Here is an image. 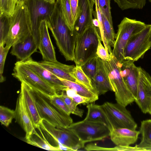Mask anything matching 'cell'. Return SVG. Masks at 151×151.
<instances>
[{
	"mask_svg": "<svg viewBox=\"0 0 151 151\" xmlns=\"http://www.w3.org/2000/svg\"><path fill=\"white\" fill-rule=\"evenodd\" d=\"M48 23L60 51L67 61H73L77 35L68 26L63 19L59 1L56 0Z\"/></svg>",
	"mask_w": 151,
	"mask_h": 151,
	"instance_id": "1",
	"label": "cell"
},
{
	"mask_svg": "<svg viewBox=\"0 0 151 151\" xmlns=\"http://www.w3.org/2000/svg\"><path fill=\"white\" fill-rule=\"evenodd\" d=\"M9 32L4 42L5 47L9 49L32 34L29 14L24 4L16 5L13 14L9 17Z\"/></svg>",
	"mask_w": 151,
	"mask_h": 151,
	"instance_id": "2",
	"label": "cell"
},
{
	"mask_svg": "<svg viewBox=\"0 0 151 151\" xmlns=\"http://www.w3.org/2000/svg\"><path fill=\"white\" fill-rule=\"evenodd\" d=\"M100 39L101 40V37L93 25L87 27L77 37L73 60L76 65L81 66L97 56V49Z\"/></svg>",
	"mask_w": 151,
	"mask_h": 151,
	"instance_id": "3",
	"label": "cell"
},
{
	"mask_svg": "<svg viewBox=\"0 0 151 151\" xmlns=\"http://www.w3.org/2000/svg\"><path fill=\"white\" fill-rule=\"evenodd\" d=\"M39 115L56 127L66 128L73 123L72 118L61 111L50 102L49 98L40 92L30 88Z\"/></svg>",
	"mask_w": 151,
	"mask_h": 151,
	"instance_id": "4",
	"label": "cell"
},
{
	"mask_svg": "<svg viewBox=\"0 0 151 151\" xmlns=\"http://www.w3.org/2000/svg\"><path fill=\"white\" fill-rule=\"evenodd\" d=\"M111 58L104 61L105 68L115 93L117 103L126 107L135 101L120 73V63L111 53Z\"/></svg>",
	"mask_w": 151,
	"mask_h": 151,
	"instance_id": "5",
	"label": "cell"
},
{
	"mask_svg": "<svg viewBox=\"0 0 151 151\" xmlns=\"http://www.w3.org/2000/svg\"><path fill=\"white\" fill-rule=\"evenodd\" d=\"M146 24L141 21L124 17L118 25V31L111 54L119 63L124 60L125 48L134 35L143 29Z\"/></svg>",
	"mask_w": 151,
	"mask_h": 151,
	"instance_id": "6",
	"label": "cell"
},
{
	"mask_svg": "<svg viewBox=\"0 0 151 151\" xmlns=\"http://www.w3.org/2000/svg\"><path fill=\"white\" fill-rule=\"evenodd\" d=\"M40 126L45 134L53 139L61 150L76 151L84 147L77 136L67 128L56 127L42 119Z\"/></svg>",
	"mask_w": 151,
	"mask_h": 151,
	"instance_id": "7",
	"label": "cell"
},
{
	"mask_svg": "<svg viewBox=\"0 0 151 151\" xmlns=\"http://www.w3.org/2000/svg\"><path fill=\"white\" fill-rule=\"evenodd\" d=\"M12 76L21 82L35 89L48 98L57 92L51 86L42 79L24 62H17L14 68Z\"/></svg>",
	"mask_w": 151,
	"mask_h": 151,
	"instance_id": "8",
	"label": "cell"
},
{
	"mask_svg": "<svg viewBox=\"0 0 151 151\" xmlns=\"http://www.w3.org/2000/svg\"><path fill=\"white\" fill-rule=\"evenodd\" d=\"M73 132L82 143L100 141L109 136L110 130L105 124L84 119L73 123L67 127Z\"/></svg>",
	"mask_w": 151,
	"mask_h": 151,
	"instance_id": "9",
	"label": "cell"
},
{
	"mask_svg": "<svg viewBox=\"0 0 151 151\" xmlns=\"http://www.w3.org/2000/svg\"><path fill=\"white\" fill-rule=\"evenodd\" d=\"M55 4H50L44 0H27L24 3L29 14L32 35L38 47L39 42V28L41 22L43 20H46L47 22H49Z\"/></svg>",
	"mask_w": 151,
	"mask_h": 151,
	"instance_id": "10",
	"label": "cell"
},
{
	"mask_svg": "<svg viewBox=\"0 0 151 151\" xmlns=\"http://www.w3.org/2000/svg\"><path fill=\"white\" fill-rule=\"evenodd\" d=\"M151 47V24H146L141 31L133 35L124 50V60L135 62L142 58Z\"/></svg>",
	"mask_w": 151,
	"mask_h": 151,
	"instance_id": "11",
	"label": "cell"
},
{
	"mask_svg": "<svg viewBox=\"0 0 151 151\" xmlns=\"http://www.w3.org/2000/svg\"><path fill=\"white\" fill-rule=\"evenodd\" d=\"M101 105L112 129L126 128L136 130L137 124L126 107L117 103H113L109 102H105Z\"/></svg>",
	"mask_w": 151,
	"mask_h": 151,
	"instance_id": "12",
	"label": "cell"
},
{
	"mask_svg": "<svg viewBox=\"0 0 151 151\" xmlns=\"http://www.w3.org/2000/svg\"><path fill=\"white\" fill-rule=\"evenodd\" d=\"M137 89L135 101L143 113H148L151 105V77L139 67Z\"/></svg>",
	"mask_w": 151,
	"mask_h": 151,
	"instance_id": "13",
	"label": "cell"
},
{
	"mask_svg": "<svg viewBox=\"0 0 151 151\" xmlns=\"http://www.w3.org/2000/svg\"><path fill=\"white\" fill-rule=\"evenodd\" d=\"M94 5L90 0H78V15L74 23V31L77 37L87 27L93 25Z\"/></svg>",
	"mask_w": 151,
	"mask_h": 151,
	"instance_id": "14",
	"label": "cell"
},
{
	"mask_svg": "<svg viewBox=\"0 0 151 151\" xmlns=\"http://www.w3.org/2000/svg\"><path fill=\"white\" fill-rule=\"evenodd\" d=\"M39 42L38 49L43 60L55 61L57 60L54 47L48 31L47 22L42 21L39 28Z\"/></svg>",
	"mask_w": 151,
	"mask_h": 151,
	"instance_id": "15",
	"label": "cell"
},
{
	"mask_svg": "<svg viewBox=\"0 0 151 151\" xmlns=\"http://www.w3.org/2000/svg\"><path fill=\"white\" fill-rule=\"evenodd\" d=\"M134 62L124 60L120 63V73L129 91L135 98L136 97L138 78V67Z\"/></svg>",
	"mask_w": 151,
	"mask_h": 151,
	"instance_id": "16",
	"label": "cell"
},
{
	"mask_svg": "<svg viewBox=\"0 0 151 151\" xmlns=\"http://www.w3.org/2000/svg\"><path fill=\"white\" fill-rule=\"evenodd\" d=\"M38 47L32 34L12 46L11 54L20 61L25 62L31 58V55L37 51Z\"/></svg>",
	"mask_w": 151,
	"mask_h": 151,
	"instance_id": "17",
	"label": "cell"
},
{
	"mask_svg": "<svg viewBox=\"0 0 151 151\" xmlns=\"http://www.w3.org/2000/svg\"><path fill=\"white\" fill-rule=\"evenodd\" d=\"M24 62L57 92L65 91L66 87L58 77L42 66L38 62L31 58Z\"/></svg>",
	"mask_w": 151,
	"mask_h": 151,
	"instance_id": "18",
	"label": "cell"
},
{
	"mask_svg": "<svg viewBox=\"0 0 151 151\" xmlns=\"http://www.w3.org/2000/svg\"><path fill=\"white\" fill-rule=\"evenodd\" d=\"M91 81L93 87L99 96L108 91H113L103 61L98 57L96 73Z\"/></svg>",
	"mask_w": 151,
	"mask_h": 151,
	"instance_id": "19",
	"label": "cell"
},
{
	"mask_svg": "<svg viewBox=\"0 0 151 151\" xmlns=\"http://www.w3.org/2000/svg\"><path fill=\"white\" fill-rule=\"evenodd\" d=\"M15 111V122L25 132V139L28 138L35 128L27 111L22 96L20 92L17 99Z\"/></svg>",
	"mask_w": 151,
	"mask_h": 151,
	"instance_id": "20",
	"label": "cell"
},
{
	"mask_svg": "<svg viewBox=\"0 0 151 151\" xmlns=\"http://www.w3.org/2000/svg\"><path fill=\"white\" fill-rule=\"evenodd\" d=\"M28 115L35 128L40 126L42 121L39 114L35 100L30 88L21 82L20 91Z\"/></svg>",
	"mask_w": 151,
	"mask_h": 151,
	"instance_id": "21",
	"label": "cell"
},
{
	"mask_svg": "<svg viewBox=\"0 0 151 151\" xmlns=\"http://www.w3.org/2000/svg\"><path fill=\"white\" fill-rule=\"evenodd\" d=\"M43 67L60 78L76 82L73 74L75 66L62 63L57 60L55 61L43 60L38 62Z\"/></svg>",
	"mask_w": 151,
	"mask_h": 151,
	"instance_id": "22",
	"label": "cell"
},
{
	"mask_svg": "<svg viewBox=\"0 0 151 151\" xmlns=\"http://www.w3.org/2000/svg\"><path fill=\"white\" fill-rule=\"evenodd\" d=\"M139 131L126 128H114L110 130L109 137L116 145L129 146L137 141Z\"/></svg>",
	"mask_w": 151,
	"mask_h": 151,
	"instance_id": "23",
	"label": "cell"
},
{
	"mask_svg": "<svg viewBox=\"0 0 151 151\" xmlns=\"http://www.w3.org/2000/svg\"><path fill=\"white\" fill-rule=\"evenodd\" d=\"M86 108L87 113L84 120L104 124L110 130L112 129L110 123L101 105L90 103L87 104Z\"/></svg>",
	"mask_w": 151,
	"mask_h": 151,
	"instance_id": "24",
	"label": "cell"
},
{
	"mask_svg": "<svg viewBox=\"0 0 151 151\" xmlns=\"http://www.w3.org/2000/svg\"><path fill=\"white\" fill-rule=\"evenodd\" d=\"M36 128L38 132L35 128L29 137L25 139L27 143L48 150L61 151L59 146H53L47 140L40 126Z\"/></svg>",
	"mask_w": 151,
	"mask_h": 151,
	"instance_id": "25",
	"label": "cell"
},
{
	"mask_svg": "<svg viewBox=\"0 0 151 151\" xmlns=\"http://www.w3.org/2000/svg\"><path fill=\"white\" fill-rule=\"evenodd\" d=\"M102 23L104 38L107 46L109 54L112 52L111 47H113L116 37L113 24L109 21L107 18L101 12Z\"/></svg>",
	"mask_w": 151,
	"mask_h": 151,
	"instance_id": "26",
	"label": "cell"
},
{
	"mask_svg": "<svg viewBox=\"0 0 151 151\" xmlns=\"http://www.w3.org/2000/svg\"><path fill=\"white\" fill-rule=\"evenodd\" d=\"M139 132L142 138L137 146L151 150V119L141 122Z\"/></svg>",
	"mask_w": 151,
	"mask_h": 151,
	"instance_id": "27",
	"label": "cell"
},
{
	"mask_svg": "<svg viewBox=\"0 0 151 151\" xmlns=\"http://www.w3.org/2000/svg\"><path fill=\"white\" fill-rule=\"evenodd\" d=\"M58 78L62 82L64 86L75 91L81 96L90 98L95 101L99 99V95L91 91L87 88L76 82Z\"/></svg>",
	"mask_w": 151,
	"mask_h": 151,
	"instance_id": "28",
	"label": "cell"
},
{
	"mask_svg": "<svg viewBox=\"0 0 151 151\" xmlns=\"http://www.w3.org/2000/svg\"><path fill=\"white\" fill-rule=\"evenodd\" d=\"M73 74L76 83L97 94L93 87L91 79L84 73L81 66H75L73 69Z\"/></svg>",
	"mask_w": 151,
	"mask_h": 151,
	"instance_id": "29",
	"label": "cell"
},
{
	"mask_svg": "<svg viewBox=\"0 0 151 151\" xmlns=\"http://www.w3.org/2000/svg\"><path fill=\"white\" fill-rule=\"evenodd\" d=\"M63 19L70 29L74 32V22L69 0H58Z\"/></svg>",
	"mask_w": 151,
	"mask_h": 151,
	"instance_id": "30",
	"label": "cell"
},
{
	"mask_svg": "<svg viewBox=\"0 0 151 151\" xmlns=\"http://www.w3.org/2000/svg\"><path fill=\"white\" fill-rule=\"evenodd\" d=\"M113 0L122 10L129 9H142L146 3V0Z\"/></svg>",
	"mask_w": 151,
	"mask_h": 151,
	"instance_id": "31",
	"label": "cell"
},
{
	"mask_svg": "<svg viewBox=\"0 0 151 151\" xmlns=\"http://www.w3.org/2000/svg\"><path fill=\"white\" fill-rule=\"evenodd\" d=\"M15 117V110L4 106H0V122L1 124L8 127Z\"/></svg>",
	"mask_w": 151,
	"mask_h": 151,
	"instance_id": "32",
	"label": "cell"
},
{
	"mask_svg": "<svg viewBox=\"0 0 151 151\" xmlns=\"http://www.w3.org/2000/svg\"><path fill=\"white\" fill-rule=\"evenodd\" d=\"M64 91H62L60 95L71 114L82 117L83 114L84 110L78 108V105L70 98L67 95Z\"/></svg>",
	"mask_w": 151,
	"mask_h": 151,
	"instance_id": "33",
	"label": "cell"
},
{
	"mask_svg": "<svg viewBox=\"0 0 151 151\" xmlns=\"http://www.w3.org/2000/svg\"><path fill=\"white\" fill-rule=\"evenodd\" d=\"M97 56L91 59L83 65L81 67L84 73L91 80L94 77L96 72L97 64Z\"/></svg>",
	"mask_w": 151,
	"mask_h": 151,
	"instance_id": "34",
	"label": "cell"
},
{
	"mask_svg": "<svg viewBox=\"0 0 151 151\" xmlns=\"http://www.w3.org/2000/svg\"><path fill=\"white\" fill-rule=\"evenodd\" d=\"M9 17L0 14V44L3 43L4 45V42L9 30Z\"/></svg>",
	"mask_w": 151,
	"mask_h": 151,
	"instance_id": "35",
	"label": "cell"
},
{
	"mask_svg": "<svg viewBox=\"0 0 151 151\" xmlns=\"http://www.w3.org/2000/svg\"><path fill=\"white\" fill-rule=\"evenodd\" d=\"M90 1L94 4L97 5L101 12L105 15L109 22L113 24L111 11V0H90Z\"/></svg>",
	"mask_w": 151,
	"mask_h": 151,
	"instance_id": "36",
	"label": "cell"
},
{
	"mask_svg": "<svg viewBox=\"0 0 151 151\" xmlns=\"http://www.w3.org/2000/svg\"><path fill=\"white\" fill-rule=\"evenodd\" d=\"M68 96L77 105L80 104H88L95 102L90 98L86 97L78 94L74 91L66 88L65 91Z\"/></svg>",
	"mask_w": 151,
	"mask_h": 151,
	"instance_id": "37",
	"label": "cell"
},
{
	"mask_svg": "<svg viewBox=\"0 0 151 151\" xmlns=\"http://www.w3.org/2000/svg\"><path fill=\"white\" fill-rule=\"evenodd\" d=\"M16 5L15 0H0V14L12 16Z\"/></svg>",
	"mask_w": 151,
	"mask_h": 151,
	"instance_id": "38",
	"label": "cell"
},
{
	"mask_svg": "<svg viewBox=\"0 0 151 151\" xmlns=\"http://www.w3.org/2000/svg\"><path fill=\"white\" fill-rule=\"evenodd\" d=\"M49 98L51 102L57 108L65 114L70 116L71 113L60 94L57 93Z\"/></svg>",
	"mask_w": 151,
	"mask_h": 151,
	"instance_id": "39",
	"label": "cell"
},
{
	"mask_svg": "<svg viewBox=\"0 0 151 151\" xmlns=\"http://www.w3.org/2000/svg\"><path fill=\"white\" fill-rule=\"evenodd\" d=\"M95 10L93 11V15L94 18L97 19L99 22V26L98 30V33L101 37L104 46L106 49L108 51L107 44L104 38L102 23L101 12L97 4H95Z\"/></svg>",
	"mask_w": 151,
	"mask_h": 151,
	"instance_id": "40",
	"label": "cell"
},
{
	"mask_svg": "<svg viewBox=\"0 0 151 151\" xmlns=\"http://www.w3.org/2000/svg\"><path fill=\"white\" fill-rule=\"evenodd\" d=\"M9 49L6 48L3 44H0V82L4 81L3 76L4 64Z\"/></svg>",
	"mask_w": 151,
	"mask_h": 151,
	"instance_id": "41",
	"label": "cell"
},
{
	"mask_svg": "<svg viewBox=\"0 0 151 151\" xmlns=\"http://www.w3.org/2000/svg\"><path fill=\"white\" fill-rule=\"evenodd\" d=\"M101 41V40H99L96 55L98 57L103 61H108L111 58V54L109 53L108 51L106 49L104 46L103 45Z\"/></svg>",
	"mask_w": 151,
	"mask_h": 151,
	"instance_id": "42",
	"label": "cell"
},
{
	"mask_svg": "<svg viewBox=\"0 0 151 151\" xmlns=\"http://www.w3.org/2000/svg\"><path fill=\"white\" fill-rule=\"evenodd\" d=\"M74 23L78 15V0H69Z\"/></svg>",
	"mask_w": 151,
	"mask_h": 151,
	"instance_id": "43",
	"label": "cell"
},
{
	"mask_svg": "<svg viewBox=\"0 0 151 151\" xmlns=\"http://www.w3.org/2000/svg\"><path fill=\"white\" fill-rule=\"evenodd\" d=\"M93 25L97 28V30L99 29V24L98 19L96 18H94L93 19Z\"/></svg>",
	"mask_w": 151,
	"mask_h": 151,
	"instance_id": "44",
	"label": "cell"
},
{
	"mask_svg": "<svg viewBox=\"0 0 151 151\" xmlns=\"http://www.w3.org/2000/svg\"><path fill=\"white\" fill-rule=\"evenodd\" d=\"M27 0H15L16 5H22L24 4Z\"/></svg>",
	"mask_w": 151,
	"mask_h": 151,
	"instance_id": "45",
	"label": "cell"
},
{
	"mask_svg": "<svg viewBox=\"0 0 151 151\" xmlns=\"http://www.w3.org/2000/svg\"><path fill=\"white\" fill-rule=\"evenodd\" d=\"M44 0L47 2H48V3H50V4H55L56 1L55 0Z\"/></svg>",
	"mask_w": 151,
	"mask_h": 151,
	"instance_id": "46",
	"label": "cell"
},
{
	"mask_svg": "<svg viewBox=\"0 0 151 151\" xmlns=\"http://www.w3.org/2000/svg\"><path fill=\"white\" fill-rule=\"evenodd\" d=\"M148 113L150 114L151 115V105L150 106V108Z\"/></svg>",
	"mask_w": 151,
	"mask_h": 151,
	"instance_id": "47",
	"label": "cell"
},
{
	"mask_svg": "<svg viewBox=\"0 0 151 151\" xmlns=\"http://www.w3.org/2000/svg\"><path fill=\"white\" fill-rule=\"evenodd\" d=\"M149 2L151 3V0H148Z\"/></svg>",
	"mask_w": 151,
	"mask_h": 151,
	"instance_id": "48",
	"label": "cell"
}]
</instances>
